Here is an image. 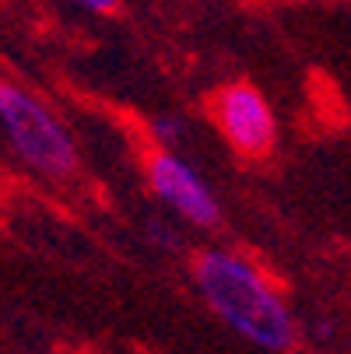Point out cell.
<instances>
[{
	"label": "cell",
	"instance_id": "1",
	"mask_svg": "<svg viewBox=\"0 0 351 354\" xmlns=\"http://www.w3.org/2000/svg\"><path fill=\"white\" fill-rule=\"evenodd\" d=\"M193 277L211 313L242 340L257 344L264 351L291 347L295 319L281 301V295L267 284V277L253 263L232 257L225 249H211L197 260Z\"/></svg>",
	"mask_w": 351,
	"mask_h": 354
},
{
	"label": "cell",
	"instance_id": "2",
	"mask_svg": "<svg viewBox=\"0 0 351 354\" xmlns=\"http://www.w3.org/2000/svg\"><path fill=\"white\" fill-rule=\"evenodd\" d=\"M0 130L18 158L49 179H64L78 169V144L71 130L39 98L18 84L0 81Z\"/></svg>",
	"mask_w": 351,
	"mask_h": 354
},
{
	"label": "cell",
	"instance_id": "3",
	"mask_svg": "<svg viewBox=\"0 0 351 354\" xmlns=\"http://www.w3.org/2000/svg\"><path fill=\"white\" fill-rule=\"evenodd\" d=\"M147 179H152L155 196L172 214H179L183 221L200 225V228H208V225L218 221V200H215L211 186L200 179V172L190 162L172 155L169 147L152 158V165H147Z\"/></svg>",
	"mask_w": 351,
	"mask_h": 354
},
{
	"label": "cell",
	"instance_id": "4",
	"mask_svg": "<svg viewBox=\"0 0 351 354\" xmlns=\"http://www.w3.org/2000/svg\"><path fill=\"white\" fill-rule=\"evenodd\" d=\"M215 120L222 137L242 155H264L274 144V113L253 84H228L215 98Z\"/></svg>",
	"mask_w": 351,
	"mask_h": 354
},
{
	"label": "cell",
	"instance_id": "5",
	"mask_svg": "<svg viewBox=\"0 0 351 354\" xmlns=\"http://www.w3.org/2000/svg\"><path fill=\"white\" fill-rule=\"evenodd\" d=\"M152 133H155V140H159L162 147H172V144H179V140H183L186 127H183V120H179V116H159V120L152 123Z\"/></svg>",
	"mask_w": 351,
	"mask_h": 354
},
{
	"label": "cell",
	"instance_id": "6",
	"mask_svg": "<svg viewBox=\"0 0 351 354\" xmlns=\"http://www.w3.org/2000/svg\"><path fill=\"white\" fill-rule=\"evenodd\" d=\"M71 4H78V8H84L91 15H109V11H116L120 0H71Z\"/></svg>",
	"mask_w": 351,
	"mask_h": 354
},
{
	"label": "cell",
	"instance_id": "7",
	"mask_svg": "<svg viewBox=\"0 0 351 354\" xmlns=\"http://www.w3.org/2000/svg\"><path fill=\"white\" fill-rule=\"evenodd\" d=\"M152 232H155V239H159L162 245H176V232H172V228H162V225H152Z\"/></svg>",
	"mask_w": 351,
	"mask_h": 354
}]
</instances>
